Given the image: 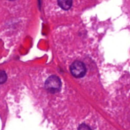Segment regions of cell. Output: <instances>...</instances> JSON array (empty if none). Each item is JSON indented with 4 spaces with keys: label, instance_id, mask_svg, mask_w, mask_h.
<instances>
[{
    "label": "cell",
    "instance_id": "obj_4",
    "mask_svg": "<svg viewBox=\"0 0 130 130\" xmlns=\"http://www.w3.org/2000/svg\"><path fill=\"white\" fill-rule=\"evenodd\" d=\"M7 80V75L4 71H0V84H3Z\"/></svg>",
    "mask_w": 130,
    "mask_h": 130
},
{
    "label": "cell",
    "instance_id": "obj_3",
    "mask_svg": "<svg viewBox=\"0 0 130 130\" xmlns=\"http://www.w3.org/2000/svg\"><path fill=\"white\" fill-rule=\"evenodd\" d=\"M58 5L63 10H69L72 5V0H58Z\"/></svg>",
    "mask_w": 130,
    "mask_h": 130
},
{
    "label": "cell",
    "instance_id": "obj_2",
    "mask_svg": "<svg viewBox=\"0 0 130 130\" xmlns=\"http://www.w3.org/2000/svg\"><path fill=\"white\" fill-rule=\"evenodd\" d=\"M70 71L74 77L80 78L83 77L86 72V69L85 64L81 61H75L71 64Z\"/></svg>",
    "mask_w": 130,
    "mask_h": 130
},
{
    "label": "cell",
    "instance_id": "obj_6",
    "mask_svg": "<svg viewBox=\"0 0 130 130\" xmlns=\"http://www.w3.org/2000/svg\"><path fill=\"white\" fill-rule=\"evenodd\" d=\"M10 1H14V0H10Z\"/></svg>",
    "mask_w": 130,
    "mask_h": 130
},
{
    "label": "cell",
    "instance_id": "obj_1",
    "mask_svg": "<svg viewBox=\"0 0 130 130\" xmlns=\"http://www.w3.org/2000/svg\"><path fill=\"white\" fill-rule=\"evenodd\" d=\"M61 83L60 79L57 76H51L48 77L45 82V88L49 92L55 93L60 90Z\"/></svg>",
    "mask_w": 130,
    "mask_h": 130
},
{
    "label": "cell",
    "instance_id": "obj_5",
    "mask_svg": "<svg viewBox=\"0 0 130 130\" xmlns=\"http://www.w3.org/2000/svg\"><path fill=\"white\" fill-rule=\"evenodd\" d=\"M78 130H91V128L88 126V125L85 124H82L81 125H80V126L79 127Z\"/></svg>",
    "mask_w": 130,
    "mask_h": 130
}]
</instances>
